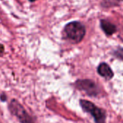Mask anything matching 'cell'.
<instances>
[{
	"instance_id": "obj_7",
	"label": "cell",
	"mask_w": 123,
	"mask_h": 123,
	"mask_svg": "<svg viewBox=\"0 0 123 123\" xmlns=\"http://www.w3.org/2000/svg\"><path fill=\"white\" fill-rule=\"evenodd\" d=\"M122 2L123 0H101L100 5L104 9H109L119 6Z\"/></svg>"
},
{
	"instance_id": "obj_10",
	"label": "cell",
	"mask_w": 123,
	"mask_h": 123,
	"mask_svg": "<svg viewBox=\"0 0 123 123\" xmlns=\"http://www.w3.org/2000/svg\"><path fill=\"white\" fill-rule=\"evenodd\" d=\"M7 98V96L5 93H2L1 95H0V100H1L2 101H3V102L6 101Z\"/></svg>"
},
{
	"instance_id": "obj_4",
	"label": "cell",
	"mask_w": 123,
	"mask_h": 123,
	"mask_svg": "<svg viewBox=\"0 0 123 123\" xmlns=\"http://www.w3.org/2000/svg\"><path fill=\"white\" fill-rule=\"evenodd\" d=\"M75 88L85 92L88 96L96 97L100 93V89L98 85L90 79H79L75 83Z\"/></svg>"
},
{
	"instance_id": "obj_9",
	"label": "cell",
	"mask_w": 123,
	"mask_h": 123,
	"mask_svg": "<svg viewBox=\"0 0 123 123\" xmlns=\"http://www.w3.org/2000/svg\"><path fill=\"white\" fill-rule=\"evenodd\" d=\"M4 53H5V46L3 44L0 43V56H3Z\"/></svg>"
},
{
	"instance_id": "obj_2",
	"label": "cell",
	"mask_w": 123,
	"mask_h": 123,
	"mask_svg": "<svg viewBox=\"0 0 123 123\" xmlns=\"http://www.w3.org/2000/svg\"><path fill=\"white\" fill-rule=\"evenodd\" d=\"M79 103L83 110L93 117L95 123H106L107 115L104 109L98 107L91 101L85 99H80Z\"/></svg>"
},
{
	"instance_id": "obj_1",
	"label": "cell",
	"mask_w": 123,
	"mask_h": 123,
	"mask_svg": "<svg viewBox=\"0 0 123 123\" xmlns=\"http://www.w3.org/2000/svg\"><path fill=\"white\" fill-rule=\"evenodd\" d=\"M86 33L85 25L79 21L68 23L63 29V38L72 43H79Z\"/></svg>"
},
{
	"instance_id": "obj_3",
	"label": "cell",
	"mask_w": 123,
	"mask_h": 123,
	"mask_svg": "<svg viewBox=\"0 0 123 123\" xmlns=\"http://www.w3.org/2000/svg\"><path fill=\"white\" fill-rule=\"evenodd\" d=\"M8 109L11 114L15 116L20 123H35L33 118L16 99L11 100L8 105Z\"/></svg>"
},
{
	"instance_id": "obj_5",
	"label": "cell",
	"mask_w": 123,
	"mask_h": 123,
	"mask_svg": "<svg viewBox=\"0 0 123 123\" xmlns=\"http://www.w3.org/2000/svg\"><path fill=\"white\" fill-rule=\"evenodd\" d=\"M97 72L99 75L106 80H111L114 77V72L112 71L110 66L106 62H101L97 68Z\"/></svg>"
},
{
	"instance_id": "obj_8",
	"label": "cell",
	"mask_w": 123,
	"mask_h": 123,
	"mask_svg": "<svg viewBox=\"0 0 123 123\" xmlns=\"http://www.w3.org/2000/svg\"><path fill=\"white\" fill-rule=\"evenodd\" d=\"M113 55L115 56L117 59L123 60V48L122 47H118L117 49H115L114 51Z\"/></svg>"
},
{
	"instance_id": "obj_11",
	"label": "cell",
	"mask_w": 123,
	"mask_h": 123,
	"mask_svg": "<svg viewBox=\"0 0 123 123\" xmlns=\"http://www.w3.org/2000/svg\"><path fill=\"white\" fill-rule=\"evenodd\" d=\"M28 1H29L30 2H34L37 1V0H28Z\"/></svg>"
},
{
	"instance_id": "obj_6",
	"label": "cell",
	"mask_w": 123,
	"mask_h": 123,
	"mask_svg": "<svg viewBox=\"0 0 123 123\" xmlns=\"http://www.w3.org/2000/svg\"><path fill=\"white\" fill-rule=\"evenodd\" d=\"M100 27L107 36H112L117 31V26L106 19H101L100 20Z\"/></svg>"
}]
</instances>
